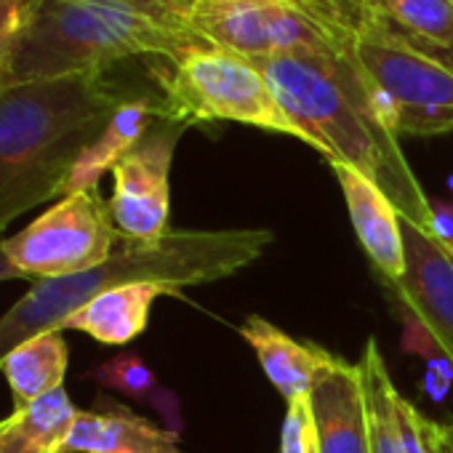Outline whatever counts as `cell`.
I'll list each match as a JSON object with an SVG mask.
<instances>
[{
    "label": "cell",
    "mask_w": 453,
    "mask_h": 453,
    "mask_svg": "<svg viewBox=\"0 0 453 453\" xmlns=\"http://www.w3.org/2000/svg\"><path fill=\"white\" fill-rule=\"evenodd\" d=\"M126 99L110 73L0 88V233L65 195L73 165Z\"/></svg>",
    "instance_id": "cell-1"
},
{
    "label": "cell",
    "mask_w": 453,
    "mask_h": 453,
    "mask_svg": "<svg viewBox=\"0 0 453 453\" xmlns=\"http://www.w3.org/2000/svg\"><path fill=\"white\" fill-rule=\"evenodd\" d=\"M291 120L304 128L328 163L368 176L408 221L429 230L432 200L418 184L397 136L379 118L352 54L344 59H251Z\"/></svg>",
    "instance_id": "cell-2"
},
{
    "label": "cell",
    "mask_w": 453,
    "mask_h": 453,
    "mask_svg": "<svg viewBox=\"0 0 453 453\" xmlns=\"http://www.w3.org/2000/svg\"><path fill=\"white\" fill-rule=\"evenodd\" d=\"M270 230H171L157 243L123 241L115 254L86 273L38 280L0 318V360L22 342L62 331V323L94 296L123 283H157L181 296L189 286L230 278L267 251Z\"/></svg>",
    "instance_id": "cell-3"
},
{
    "label": "cell",
    "mask_w": 453,
    "mask_h": 453,
    "mask_svg": "<svg viewBox=\"0 0 453 453\" xmlns=\"http://www.w3.org/2000/svg\"><path fill=\"white\" fill-rule=\"evenodd\" d=\"M197 43L205 41L152 0H30L0 88L171 59Z\"/></svg>",
    "instance_id": "cell-4"
},
{
    "label": "cell",
    "mask_w": 453,
    "mask_h": 453,
    "mask_svg": "<svg viewBox=\"0 0 453 453\" xmlns=\"http://www.w3.org/2000/svg\"><path fill=\"white\" fill-rule=\"evenodd\" d=\"M150 75L157 83L163 120L184 128L216 120L243 123L294 136L318 150L315 139L291 120L267 78L249 57L197 43L171 59H152Z\"/></svg>",
    "instance_id": "cell-5"
},
{
    "label": "cell",
    "mask_w": 453,
    "mask_h": 453,
    "mask_svg": "<svg viewBox=\"0 0 453 453\" xmlns=\"http://www.w3.org/2000/svg\"><path fill=\"white\" fill-rule=\"evenodd\" d=\"M349 54L395 136L453 131V70L408 43L381 14H371L355 30Z\"/></svg>",
    "instance_id": "cell-6"
},
{
    "label": "cell",
    "mask_w": 453,
    "mask_h": 453,
    "mask_svg": "<svg viewBox=\"0 0 453 453\" xmlns=\"http://www.w3.org/2000/svg\"><path fill=\"white\" fill-rule=\"evenodd\" d=\"M187 25L249 59H344L355 30L302 0H197Z\"/></svg>",
    "instance_id": "cell-7"
},
{
    "label": "cell",
    "mask_w": 453,
    "mask_h": 453,
    "mask_svg": "<svg viewBox=\"0 0 453 453\" xmlns=\"http://www.w3.org/2000/svg\"><path fill=\"white\" fill-rule=\"evenodd\" d=\"M123 243L99 189L65 195L22 233L6 238L4 251L25 280L67 278L104 265Z\"/></svg>",
    "instance_id": "cell-8"
},
{
    "label": "cell",
    "mask_w": 453,
    "mask_h": 453,
    "mask_svg": "<svg viewBox=\"0 0 453 453\" xmlns=\"http://www.w3.org/2000/svg\"><path fill=\"white\" fill-rule=\"evenodd\" d=\"M187 128L160 120L115 168L110 213L123 241L157 243L171 226V163Z\"/></svg>",
    "instance_id": "cell-9"
},
{
    "label": "cell",
    "mask_w": 453,
    "mask_h": 453,
    "mask_svg": "<svg viewBox=\"0 0 453 453\" xmlns=\"http://www.w3.org/2000/svg\"><path fill=\"white\" fill-rule=\"evenodd\" d=\"M405 273L395 286L400 302L411 312V326L434 344L453 365V254L426 226L400 216Z\"/></svg>",
    "instance_id": "cell-10"
},
{
    "label": "cell",
    "mask_w": 453,
    "mask_h": 453,
    "mask_svg": "<svg viewBox=\"0 0 453 453\" xmlns=\"http://www.w3.org/2000/svg\"><path fill=\"white\" fill-rule=\"evenodd\" d=\"M357 368L368 408L371 453H453L450 429L397 392L376 339L365 342Z\"/></svg>",
    "instance_id": "cell-11"
},
{
    "label": "cell",
    "mask_w": 453,
    "mask_h": 453,
    "mask_svg": "<svg viewBox=\"0 0 453 453\" xmlns=\"http://www.w3.org/2000/svg\"><path fill=\"white\" fill-rule=\"evenodd\" d=\"M310 408L320 453H371L368 408L357 363L336 357L315 379Z\"/></svg>",
    "instance_id": "cell-12"
},
{
    "label": "cell",
    "mask_w": 453,
    "mask_h": 453,
    "mask_svg": "<svg viewBox=\"0 0 453 453\" xmlns=\"http://www.w3.org/2000/svg\"><path fill=\"white\" fill-rule=\"evenodd\" d=\"M331 168L347 200V211L363 251L389 283H397L405 273V249H403L400 213L395 203L352 165L331 163Z\"/></svg>",
    "instance_id": "cell-13"
},
{
    "label": "cell",
    "mask_w": 453,
    "mask_h": 453,
    "mask_svg": "<svg viewBox=\"0 0 453 453\" xmlns=\"http://www.w3.org/2000/svg\"><path fill=\"white\" fill-rule=\"evenodd\" d=\"M62 453H184L179 437L142 418L131 408L96 400V411H78Z\"/></svg>",
    "instance_id": "cell-14"
},
{
    "label": "cell",
    "mask_w": 453,
    "mask_h": 453,
    "mask_svg": "<svg viewBox=\"0 0 453 453\" xmlns=\"http://www.w3.org/2000/svg\"><path fill=\"white\" fill-rule=\"evenodd\" d=\"M241 336L254 349L259 365L265 368L273 387L286 397V403L310 397L315 379L336 360V355H331L328 349L312 342L294 339L259 315H251L241 326Z\"/></svg>",
    "instance_id": "cell-15"
},
{
    "label": "cell",
    "mask_w": 453,
    "mask_h": 453,
    "mask_svg": "<svg viewBox=\"0 0 453 453\" xmlns=\"http://www.w3.org/2000/svg\"><path fill=\"white\" fill-rule=\"evenodd\" d=\"M163 120V107L157 94H139L128 96L104 131L83 150L78 163L70 171V179L65 184V195L99 189V181L104 173H112V168Z\"/></svg>",
    "instance_id": "cell-16"
},
{
    "label": "cell",
    "mask_w": 453,
    "mask_h": 453,
    "mask_svg": "<svg viewBox=\"0 0 453 453\" xmlns=\"http://www.w3.org/2000/svg\"><path fill=\"white\" fill-rule=\"evenodd\" d=\"M160 296H171V291L147 280L112 286L83 304L78 312H73L62 323V331H81L107 347L131 344L136 336L144 334L150 323V310Z\"/></svg>",
    "instance_id": "cell-17"
},
{
    "label": "cell",
    "mask_w": 453,
    "mask_h": 453,
    "mask_svg": "<svg viewBox=\"0 0 453 453\" xmlns=\"http://www.w3.org/2000/svg\"><path fill=\"white\" fill-rule=\"evenodd\" d=\"M78 418L65 387L0 418V453H62Z\"/></svg>",
    "instance_id": "cell-18"
},
{
    "label": "cell",
    "mask_w": 453,
    "mask_h": 453,
    "mask_svg": "<svg viewBox=\"0 0 453 453\" xmlns=\"http://www.w3.org/2000/svg\"><path fill=\"white\" fill-rule=\"evenodd\" d=\"M65 331L38 334L19 347H14L0 360V373L6 376L14 408H22L65 384V373L70 365V349L62 336Z\"/></svg>",
    "instance_id": "cell-19"
},
{
    "label": "cell",
    "mask_w": 453,
    "mask_h": 453,
    "mask_svg": "<svg viewBox=\"0 0 453 453\" xmlns=\"http://www.w3.org/2000/svg\"><path fill=\"white\" fill-rule=\"evenodd\" d=\"M408 43L453 70V0H373Z\"/></svg>",
    "instance_id": "cell-20"
},
{
    "label": "cell",
    "mask_w": 453,
    "mask_h": 453,
    "mask_svg": "<svg viewBox=\"0 0 453 453\" xmlns=\"http://www.w3.org/2000/svg\"><path fill=\"white\" fill-rule=\"evenodd\" d=\"M91 379L107 389H115L134 400H150L157 389V379L136 352H120L91 371Z\"/></svg>",
    "instance_id": "cell-21"
},
{
    "label": "cell",
    "mask_w": 453,
    "mask_h": 453,
    "mask_svg": "<svg viewBox=\"0 0 453 453\" xmlns=\"http://www.w3.org/2000/svg\"><path fill=\"white\" fill-rule=\"evenodd\" d=\"M280 453H320L310 397L288 403V411L280 426Z\"/></svg>",
    "instance_id": "cell-22"
},
{
    "label": "cell",
    "mask_w": 453,
    "mask_h": 453,
    "mask_svg": "<svg viewBox=\"0 0 453 453\" xmlns=\"http://www.w3.org/2000/svg\"><path fill=\"white\" fill-rule=\"evenodd\" d=\"M27 9H30V0H0V73H4L12 57L14 41L27 17Z\"/></svg>",
    "instance_id": "cell-23"
},
{
    "label": "cell",
    "mask_w": 453,
    "mask_h": 453,
    "mask_svg": "<svg viewBox=\"0 0 453 453\" xmlns=\"http://www.w3.org/2000/svg\"><path fill=\"white\" fill-rule=\"evenodd\" d=\"M315 4L326 14H331L334 19H339L342 25H347L352 30H357L371 14H376L373 0H315Z\"/></svg>",
    "instance_id": "cell-24"
},
{
    "label": "cell",
    "mask_w": 453,
    "mask_h": 453,
    "mask_svg": "<svg viewBox=\"0 0 453 453\" xmlns=\"http://www.w3.org/2000/svg\"><path fill=\"white\" fill-rule=\"evenodd\" d=\"M155 405H157V411L160 413H165V418H168V432H173L176 437H179V426H181V421H179V411H176V397L171 395V392H165V389H155V395L150 397Z\"/></svg>",
    "instance_id": "cell-25"
},
{
    "label": "cell",
    "mask_w": 453,
    "mask_h": 453,
    "mask_svg": "<svg viewBox=\"0 0 453 453\" xmlns=\"http://www.w3.org/2000/svg\"><path fill=\"white\" fill-rule=\"evenodd\" d=\"M4 243H6V235L0 233V283H6V280H25L22 273L9 262V257L4 251Z\"/></svg>",
    "instance_id": "cell-26"
},
{
    "label": "cell",
    "mask_w": 453,
    "mask_h": 453,
    "mask_svg": "<svg viewBox=\"0 0 453 453\" xmlns=\"http://www.w3.org/2000/svg\"><path fill=\"white\" fill-rule=\"evenodd\" d=\"M152 4L171 12V14H176V17H181L187 22V14H189V9L197 4V0H152Z\"/></svg>",
    "instance_id": "cell-27"
},
{
    "label": "cell",
    "mask_w": 453,
    "mask_h": 453,
    "mask_svg": "<svg viewBox=\"0 0 453 453\" xmlns=\"http://www.w3.org/2000/svg\"><path fill=\"white\" fill-rule=\"evenodd\" d=\"M302 4H310V6H315V9H320V6L315 4V0H302ZM320 12H323V9H320ZM328 17H331V14H328Z\"/></svg>",
    "instance_id": "cell-28"
},
{
    "label": "cell",
    "mask_w": 453,
    "mask_h": 453,
    "mask_svg": "<svg viewBox=\"0 0 453 453\" xmlns=\"http://www.w3.org/2000/svg\"><path fill=\"white\" fill-rule=\"evenodd\" d=\"M448 429H450V445H453V421L448 424Z\"/></svg>",
    "instance_id": "cell-29"
}]
</instances>
